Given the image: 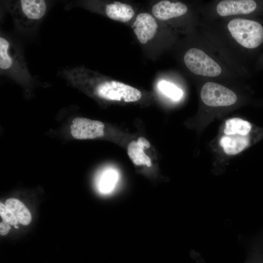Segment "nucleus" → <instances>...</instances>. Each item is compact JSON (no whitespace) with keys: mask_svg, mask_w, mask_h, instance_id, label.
Wrapping results in <instances>:
<instances>
[{"mask_svg":"<svg viewBox=\"0 0 263 263\" xmlns=\"http://www.w3.org/2000/svg\"><path fill=\"white\" fill-rule=\"evenodd\" d=\"M0 74L17 81H31L30 73L19 47L9 37L0 34Z\"/></svg>","mask_w":263,"mask_h":263,"instance_id":"1","label":"nucleus"},{"mask_svg":"<svg viewBox=\"0 0 263 263\" xmlns=\"http://www.w3.org/2000/svg\"><path fill=\"white\" fill-rule=\"evenodd\" d=\"M5 6L16 28L29 32L36 29L43 19L47 4L43 0H17L5 2Z\"/></svg>","mask_w":263,"mask_h":263,"instance_id":"2","label":"nucleus"},{"mask_svg":"<svg viewBox=\"0 0 263 263\" xmlns=\"http://www.w3.org/2000/svg\"><path fill=\"white\" fill-rule=\"evenodd\" d=\"M227 27L233 38L245 48H257L263 41V28L257 21L236 18L228 22Z\"/></svg>","mask_w":263,"mask_h":263,"instance_id":"3","label":"nucleus"},{"mask_svg":"<svg viewBox=\"0 0 263 263\" xmlns=\"http://www.w3.org/2000/svg\"><path fill=\"white\" fill-rule=\"evenodd\" d=\"M95 94L100 98L130 102L139 100L142 96L138 89L115 80H104L95 88Z\"/></svg>","mask_w":263,"mask_h":263,"instance_id":"4","label":"nucleus"},{"mask_svg":"<svg viewBox=\"0 0 263 263\" xmlns=\"http://www.w3.org/2000/svg\"><path fill=\"white\" fill-rule=\"evenodd\" d=\"M186 66L193 73L202 76L214 77L222 72L220 65L200 49L188 50L184 57Z\"/></svg>","mask_w":263,"mask_h":263,"instance_id":"5","label":"nucleus"},{"mask_svg":"<svg viewBox=\"0 0 263 263\" xmlns=\"http://www.w3.org/2000/svg\"><path fill=\"white\" fill-rule=\"evenodd\" d=\"M201 97L203 102L211 107L228 106L234 104L237 97L234 92L219 84L208 82L202 87Z\"/></svg>","mask_w":263,"mask_h":263,"instance_id":"6","label":"nucleus"},{"mask_svg":"<svg viewBox=\"0 0 263 263\" xmlns=\"http://www.w3.org/2000/svg\"><path fill=\"white\" fill-rule=\"evenodd\" d=\"M70 130L72 135L75 139H94L104 135V124L97 120L76 117L72 121Z\"/></svg>","mask_w":263,"mask_h":263,"instance_id":"7","label":"nucleus"},{"mask_svg":"<svg viewBox=\"0 0 263 263\" xmlns=\"http://www.w3.org/2000/svg\"><path fill=\"white\" fill-rule=\"evenodd\" d=\"M256 7V3L252 0H224L218 3L216 10L220 16L226 17L248 14Z\"/></svg>","mask_w":263,"mask_h":263,"instance_id":"8","label":"nucleus"},{"mask_svg":"<svg viewBox=\"0 0 263 263\" xmlns=\"http://www.w3.org/2000/svg\"><path fill=\"white\" fill-rule=\"evenodd\" d=\"M157 23L152 16L148 13H140L133 23V31L139 41L146 43L155 36Z\"/></svg>","mask_w":263,"mask_h":263,"instance_id":"9","label":"nucleus"},{"mask_svg":"<svg viewBox=\"0 0 263 263\" xmlns=\"http://www.w3.org/2000/svg\"><path fill=\"white\" fill-rule=\"evenodd\" d=\"M188 10L185 4L180 2L162 0L154 4L152 13L158 19L165 20L184 15Z\"/></svg>","mask_w":263,"mask_h":263,"instance_id":"10","label":"nucleus"},{"mask_svg":"<svg viewBox=\"0 0 263 263\" xmlns=\"http://www.w3.org/2000/svg\"><path fill=\"white\" fill-rule=\"evenodd\" d=\"M150 146L149 141L144 137H140L137 141L133 140L129 143L127 152L134 164L148 167L151 166L150 158L144 152V150L149 148Z\"/></svg>","mask_w":263,"mask_h":263,"instance_id":"11","label":"nucleus"},{"mask_svg":"<svg viewBox=\"0 0 263 263\" xmlns=\"http://www.w3.org/2000/svg\"><path fill=\"white\" fill-rule=\"evenodd\" d=\"M247 135H225L222 137L220 144L228 155H235L241 152L249 145Z\"/></svg>","mask_w":263,"mask_h":263,"instance_id":"12","label":"nucleus"},{"mask_svg":"<svg viewBox=\"0 0 263 263\" xmlns=\"http://www.w3.org/2000/svg\"><path fill=\"white\" fill-rule=\"evenodd\" d=\"M119 180V174L115 169L109 168L99 174L96 185L98 191L104 194L111 193L116 188Z\"/></svg>","mask_w":263,"mask_h":263,"instance_id":"13","label":"nucleus"},{"mask_svg":"<svg viewBox=\"0 0 263 263\" xmlns=\"http://www.w3.org/2000/svg\"><path fill=\"white\" fill-rule=\"evenodd\" d=\"M105 13L111 19L121 22L129 21L134 15L131 5L118 1L107 4Z\"/></svg>","mask_w":263,"mask_h":263,"instance_id":"14","label":"nucleus"},{"mask_svg":"<svg viewBox=\"0 0 263 263\" xmlns=\"http://www.w3.org/2000/svg\"><path fill=\"white\" fill-rule=\"evenodd\" d=\"M5 205L12 212L19 223L23 225L30 223L31 213L21 201L15 198H9L5 201Z\"/></svg>","mask_w":263,"mask_h":263,"instance_id":"15","label":"nucleus"},{"mask_svg":"<svg viewBox=\"0 0 263 263\" xmlns=\"http://www.w3.org/2000/svg\"><path fill=\"white\" fill-rule=\"evenodd\" d=\"M251 128V124L248 121L239 118H234L226 121L224 133L227 135H246L250 132Z\"/></svg>","mask_w":263,"mask_h":263,"instance_id":"16","label":"nucleus"},{"mask_svg":"<svg viewBox=\"0 0 263 263\" xmlns=\"http://www.w3.org/2000/svg\"><path fill=\"white\" fill-rule=\"evenodd\" d=\"M159 90L166 95L174 100H180L183 94L182 90L169 82L162 80L158 83Z\"/></svg>","mask_w":263,"mask_h":263,"instance_id":"17","label":"nucleus"},{"mask_svg":"<svg viewBox=\"0 0 263 263\" xmlns=\"http://www.w3.org/2000/svg\"><path fill=\"white\" fill-rule=\"evenodd\" d=\"M0 215L3 221L11 225H16L18 221L12 212L1 202L0 203Z\"/></svg>","mask_w":263,"mask_h":263,"instance_id":"18","label":"nucleus"},{"mask_svg":"<svg viewBox=\"0 0 263 263\" xmlns=\"http://www.w3.org/2000/svg\"><path fill=\"white\" fill-rule=\"evenodd\" d=\"M10 224L7 222L2 221L0 224V234L1 235H5L7 234L10 230Z\"/></svg>","mask_w":263,"mask_h":263,"instance_id":"19","label":"nucleus"},{"mask_svg":"<svg viewBox=\"0 0 263 263\" xmlns=\"http://www.w3.org/2000/svg\"><path fill=\"white\" fill-rule=\"evenodd\" d=\"M14 226H15V227L16 228H19V227H18V226H17V225H15Z\"/></svg>","mask_w":263,"mask_h":263,"instance_id":"20","label":"nucleus"}]
</instances>
